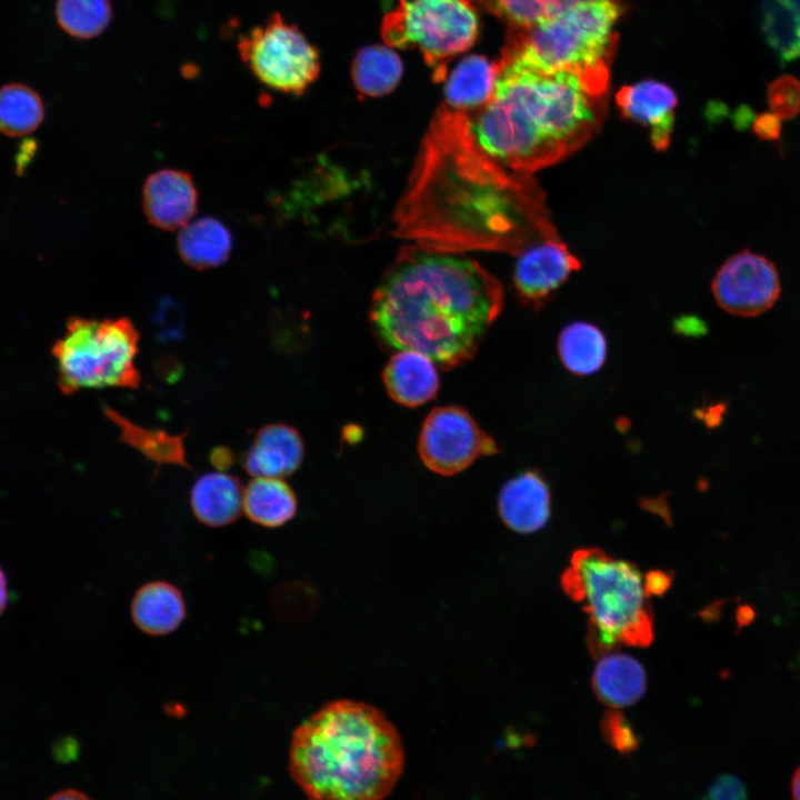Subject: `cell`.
Returning a JSON list of instances; mask_svg holds the SVG:
<instances>
[{"instance_id": "obj_1", "label": "cell", "mask_w": 800, "mask_h": 800, "mask_svg": "<svg viewBox=\"0 0 800 800\" xmlns=\"http://www.w3.org/2000/svg\"><path fill=\"white\" fill-rule=\"evenodd\" d=\"M393 221L399 237L454 252L519 254L559 237L531 176L491 159L473 136L469 113L446 103L428 128Z\"/></svg>"}, {"instance_id": "obj_2", "label": "cell", "mask_w": 800, "mask_h": 800, "mask_svg": "<svg viewBox=\"0 0 800 800\" xmlns=\"http://www.w3.org/2000/svg\"><path fill=\"white\" fill-rule=\"evenodd\" d=\"M502 304L500 282L477 261L417 243L383 276L371 321L386 347L453 368L474 354Z\"/></svg>"}, {"instance_id": "obj_3", "label": "cell", "mask_w": 800, "mask_h": 800, "mask_svg": "<svg viewBox=\"0 0 800 800\" xmlns=\"http://www.w3.org/2000/svg\"><path fill=\"white\" fill-rule=\"evenodd\" d=\"M496 66L494 92L470 120L480 148L503 168L531 176L578 151L602 124L606 97L573 73Z\"/></svg>"}, {"instance_id": "obj_4", "label": "cell", "mask_w": 800, "mask_h": 800, "mask_svg": "<svg viewBox=\"0 0 800 800\" xmlns=\"http://www.w3.org/2000/svg\"><path fill=\"white\" fill-rule=\"evenodd\" d=\"M404 766L401 739L376 707L352 700L323 706L293 732L289 770L317 800H379Z\"/></svg>"}, {"instance_id": "obj_5", "label": "cell", "mask_w": 800, "mask_h": 800, "mask_svg": "<svg viewBox=\"0 0 800 800\" xmlns=\"http://www.w3.org/2000/svg\"><path fill=\"white\" fill-rule=\"evenodd\" d=\"M618 0L566 8L528 28H510L500 60L543 72H570L592 94L606 97L617 44Z\"/></svg>"}, {"instance_id": "obj_6", "label": "cell", "mask_w": 800, "mask_h": 800, "mask_svg": "<svg viewBox=\"0 0 800 800\" xmlns=\"http://www.w3.org/2000/svg\"><path fill=\"white\" fill-rule=\"evenodd\" d=\"M563 591L589 614L587 643L596 658L618 643L648 647L653 617L639 569L592 547L576 550L561 576Z\"/></svg>"}, {"instance_id": "obj_7", "label": "cell", "mask_w": 800, "mask_h": 800, "mask_svg": "<svg viewBox=\"0 0 800 800\" xmlns=\"http://www.w3.org/2000/svg\"><path fill=\"white\" fill-rule=\"evenodd\" d=\"M138 350L139 333L126 317L71 318L52 347L60 391L70 396L83 389H138Z\"/></svg>"}, {"instance_id": "obj_8", "label": "cell", "mask_w": 800, "mask_h": 800, "mask_svg": "<svg viewBox=\"0 0 800 800\" xmlns=\"http://www.w3.org/2000/svg\"><path fill=\"white\" fill-rule=\"evenodd\" d=\"M479 31L469 0H399L382 20L381 34L392 48H418L437 81L448 62L470 49Z\"/></svg>"}, {"instance_id": "obj_9", "label": "cell", "mask_w": 800, "mask_h": 800, "mask_svg": "<svg viewBox=\"0 0 800 800\" xmlns=\"http://www.w3.org/2000/svg\"><path fill=\"white\" fill-rule=\"evenodd\" d=\"M237 50L252 76L273 91L300 96L320 72L316 47L278 12L241 34Z\"/></svg>"}, {"instance_id": "obj_10", "label": "cell", "mask_w": 800, "mask_h": 800, "mask_svg": "<svg viewBox=\"0 0 800 800\" xmlns=\"http://www.w3.org/2000/svg\"><path fill=\"white\" fill-rule=\"evenodd\" d=\"M418 452L429 470L452 476L481 457L498 453L499 449L464 408L444 406L434 408L426 417L418 439Z\"/></svg>"}, {"instance_id": "obj_11", "label": "cell", "mask_w": 800, "mask_h": 800, "mask_svg": "<svg viewBox=\"0 0 800 800\" xmlns=\"http://www.w3.org/2000/svg\"><path fill=\"white\" fill-rule=\"evenodd\" d=\"M712 293L727 312L756 317L768 311L780 296V279L766 257L741 251L731 256L712 280Z\"/></svg>"}, {"instance_id": "obj_12", "label": "cell", "mask_w": 800, "mask_h": 800, "mask_svg": "<svg viewBox=\"0 0 800 800\" xmlns=\"http://www.w3.org/2000/svg\"><path fill=\"white\" fill-rule=\"evenodd\" d=\"M518 256L513 283L521 299L532 306H541L581 266L559 237L538 241Z\"/></svg>"}, {"instance_id": "obj_13", "label": "cell", "mask_w": 800, "mask_h": 800, "mask_svg": "<svg viewBox=\"0 0 800 800\" xmlns=\"http://www.w3.org/2000/svg\"><path fill=\"white\" fill-rule=\"evenodd\" d=\"M198 191L192 177L182 170L161 169L143 183L142 208L148 221L161 230H177L193 219Z\"/></svg>"}, {"instance_id": "obj_14", "label": "cell", "mask_w": 800, "mask_h": 800, "mask_svg": "<svg viewBox=\"0 0 800 800\" xmlns=\"http://www.w3.org/2000/svg\"><path fill=\"white\" fill-rule=\"evenodd\" d=\"M622 114L649 128L657 150H666L671 140L677 96L667 84L646 80L622 87L616 96Z\"/></svg>"}, {"instance_id": "obj_15", "label": "cell", "mask_w": 800, "mask_h": 800, "mask_svg": "<svg viewBox=\"0 0 800 800\" xmlns=\"http://www.w3.org/2000/svg\"><path fill=\"white\" fill-rule=\"evenodd\" d=\"M304 457L298 430L283 422L263 426L242 457V467L252 477L283 478L296 472Z\"/></svg>"}, {"instance_id": "obj_16", "label": "cell", "mask_w": 800, "mask_h": 800, "mask_svg": "<svg viewBox=\"0 0 800 800\" xmlns=\"http://www.w3.org/2000/svg\"><path fill=\"white\" fill-rule=\"evenodd\" d=\"M499 516L507 527L519 533L540 530L551 514L549 486L537 470H526L501 488Z\"/></svg>"}, {"instance_id": "obj_17", "label": "cell", "mask_w": 800, "mask_h": 800, "mask_svg": "<svg viewBox=\"0 0 800 800\" xmlns=\"http://www.w3.org/2000/svg\"><path fill=\"white\" fill-rule=\"evenodd\" d=\"M382 380L389 397L409 408L432 400L440 384L433 361L411 350H399L389 359Z\"/></svg>"}, {"instance_id": "obj_18", "label": "cell", "mask_w": 800, "mask_h": 800, "mask_svg": "<svg viewBox=\"0 0 800 800\" xmlns=\"http://www.w3.org/2000/svg\"><path fill=\"white\" fill-rule=\"evenodd\" d=\"M189 502L200 523L212 528L229 526L243 512V487L226 471L207 472L192 484Z\"/></svg>"}, {"instance_id": "obj_19", "label": "cell", "mask_w": 800, "mask_h": 800, "mask_svg": "<svg viewBox=\"0 0 800 800\" xmlns=\"http://www.w3.org/2000/svg\"><path fill=\"white\" fill-rule=\"evenodd\" d=\"M591 684L597 698L612 709L638 702L647 690L643 666L633 657L608 652L599 658Z\"/></svg>"}, {"instance_id": "obj_20", "label": "cell", "mask_w": 800, "mask_h": 800, "mask_svg": "<svg viewBox=\"0 0 800 800\" xmlns=\"http://www.w3.org/2000/svg\"><path fill=\"white\" fill-rule=\"evenodd\" d=\"M134 624L150 636L171 633L186 617L181 591L167 581H150L141 586L131 602Z\"/></svg>"}, {"instance_id": "obj_21", "label": "cell", "mask_w": 800, "mask_h": 800, "mask_svg": "<svg viewBox=\"0 0 800 800\" xmlns=\"http://www.w3.org/2000/svg\"><path fill=\"white\" fill-rule=\"evenodd\" d=\"M177 247L181 259L197 270L216 268L230 257V230L217 218L201 217L179 229Z\"/></svg>"}, {"instance_id": "obj_22", "label": "cell", "mask_w": 800, "mask_h": 800, "mask_svg": "<svg viewBox=\"0 0 800 800\" xmlns=\"http://www.w3.org/2000/svg\"><path fill=\"white\" fill-rule=\"evenodd\" d=\"M497 74L496 62L483 56L463 58L446 80V104L467 112L480 109L494 92Z\"/></svg>"}, {"instance_id": "obj_23", "label": "cell", "mask_w": 800, "mask_h": 800, "mask_svg": "<svg viewBox=\"0 0 800 800\" xmlns=\"http://www.w3.org/2000/svg\"><path fill=\"white\" fill-rule=\"evenodd\" d=\"M297 509V496L281 478L253 477L243 487V512L256 524L281 527L296 516Z\"/></svg>"}, {"instance_id": "obj_24", "label": "cell", "mask_w": 800, "mask_h": 800, "mask_svg": "<svg viewBox=\"0 0 800 800\" xmlns=\"http://www.w3.org/2000/svg\"><path fill=\"white\" fill-rule=\"evenodd\" d=\"M106 416L119 427V441L127 443L148 460L154 462L157 468L162 464H176L192 469L186 459L183 434H170L164 430L147 429L138 426L119 412L104 407Z\"/></svg>"}, {"instance_id": "obj_25", "label": "cell", "mask_w": 800, "mask_h": 800, "mask_svg": "<svg viewBox=\"0 0 800 800\" xmlns=\"http://www.w3.org/2000/svg\"><path fill=\"white\" fill-rule=\"evenodd\" d=\"M558 353L564 368L577 376L597 372L607 357V339L592 323L576 321L559 334Z\"/></svg>"}, {"instance_id": "obj_26", "label": "cell", "mask_w": 800, "mask_h": 800, "mask_svg": "<svg viewBox=\"0 0 800 800\" xmlns=\"http://www.w3.org/2000/svg\"><path fill=\"white\" fill-rule=\"evenodd\" d=\"M403 66L389 47L369 46L358 51L351 69L357 91L366 97H381L400 82Z\"/></svg>"}, {"instance_id": "obj_27", "label": "cell", "mask_w": 800, "mask_h": 800, "mask_svg": "<svg viewBox=\"0 0 800 800\" xmlns=\"http://www.w3.org/2000/svg\"><path fill=\"white\" fill-rule=\"evenodd\" d=\"M760 26L782 62L800 58V0H764Z\"/></svg>"}, {"instance_id": "obj_28", "label": "cell", "mask_w": 800, "mask_h": 800, "mask_svg": "<svg viewBox=\"0 0 800 800\" xmlns=\"http://www.w3.org/2000/svg\"><path fill=\"white\" fill-rule=\"evenodd\" d=\"M44 118L41 97L30 87L11 83L0 88V132L21 137L34 131Z\"/></svg>"}, {"instance_id": "obj_29", "label": "cell", "mask_w": 800, "mask_h": 800, "mask_svg": "<svg viewBox=\"0 0 800 800\" xmlns=\"http://www.w3.org/2000/svg\"><path fill=\"white\" fill-rule=\"evenodd\" d=\"M111 0H57L56 17L61 29L77 39H92L112 20Z\"/></svg>"}, {"instance_id": "obj_30", "label": "cell", "mask_w": 800, "mask_h": 800, "mask_svg": "<svg viewBox=\"0 0 800 800\" xmlns=\"http://www.w3.org/2000/svg\"><path fill=\"white\" fill-rule=\"evenodd\" d=\"M486 10L509 23L528 28L546 21L562 10L560 0H477Z\"/></svg>"}, {"instance_id": "obj_31", "label": "cell", "mask_w": 800, "mask_h": 800, "mask_svg": "<svg viewBox=\"0 0 800 800\" xmlns=\"http://www.w3.org/2000/svg\"><path fill=\"white\" fill-rule=\"evenodd\" d=\"M768 102L780 119H791L800 113V81L791 76L773 80L768 88Z\"/></svg>"}, {"instance_id": "obj_32", "label": "cell", "mask_w": 800, "mask_h": 800, "mask_svg": "<svg viewBox=\"0 0 800 800\" xmlns=\"http://www.w3.org/2000/svg\"><path fill=\"white\" fill-rule=\"evenodd\" d=\"M600 729L604 740L620 753L629 754L639 746V739L631 724L619 710L607 711L602 717Z\"/></svg>"}, {"instance_id": "obj_33", "label": "cell", "mask_w": 800, "mask_h": 800, "mask_svg": "<svg viewBox=\"0 0 800 800\" xmlns=\"http://www.w3.org/2000/svg\"><path fill=\"white\" fill-rule=\"evenodd\" d=\"M747 797L743 783L732 774H721L711 784L708 798L714 800H738Z\"/></svg>"}, {"instance_id": "obj_34", "label": "cell", "mask_w": 800, "mask_h": 800, "mask_svg": "<svg viewBox=\"0 0 800 800\" xmlns=\"http://www.w3.org/2000/svg\"><path fill=\"white\" fill-rule=\"evenodd\" d=\"M781 130V119L773 112L759 114L753 122V131L762 140H778Z\"/></svg>"}, {"instance_id": "obj_35", "label": "cell", "mask_w": 800, "mask_h": 800, "mask_svg": "<svg viewBox=\"0 0 800 800\" xmlns=\"http://www.w3.org/2000/svg\"><path fill=\"white\" fill-rule=\"evenodd\" d=\"M672 576L662 570L649 571L644 579V590L648 597L662 596L671 586Z\"/></svg>"}, {"instance_id": "obj_36", "label": "cell", "mask_w": 800, "mask_h": 800, "mask_svg": "<svg viewBox=\"0 0 800 800\" xmlns=\"http://www.w3.org/2000/svg\"><path fill=\"white\" fill-rule=\"evenodd\" d=\"M210 462L217 470L227 471L234 462V454L228 447L218 446L210 452Z\"/></svg>"}, {"instance_id": "obj_37", "label": "cell", "mask_w": 800, "mask_h": 800, "mask_svg": "<svg viewBox=\"0 0 800 800\" xmlns=\"http://www.w3.org/2000/svg\"><path fill=\"white\" fill-rule=\"evenodd\" d=\"M77 747L72 743V740L70 739H63L60 740L54 746V756L60 761H67L71 760L73 756H76Z\"/></svg>"}, {"instance_id": "obj_38", "label": "cell", "mask_w": 800, "mask_h": 800, "mask_svg": "<svg viewBox=\"0 0 800 800\" xmlns=\"http://www.w3.org/2000/svg\"><path fill=\"white\" fill-rule=\"evenodd\" d=\"M89 796L81 790L74 788H67L52 793L48 799L50 800H84Z\"/></svg>"}, {"instance_id": "obj_39", "label": "cell", "mask_w": 800, "mask_h": 800, "mask_svg": "<svg viewBox=\"0 0 800 800\" xmlns=\"http://www.w3.org/2000/svg\"><path fill=\"white\" fill-rule=\"evenodd\" d=\"M9 601L8 580L4 571L0 568V616L4 612Z\"/></svg>"}, {"instance_id": "obj_40", "label": "cell", "mask_w": 800, "mask_h": 800, "mask_svg": "<svg viewBox=\"0 0 800 800\" xmlns=\"http://www.w3.org/2000/svg\"><path fill=\"white\" fill-rule=\"evenodd\" d=\"M792 794L794 799H800V767L796 770L792 777Z\"/></svg>"}, {"instance_id": "obj_41", "label": "cell", "mask_w": 800, "mask_h": 800, "mask_svg": "<svg viewBox=\"0 0 800 800\" xmlns=\"http://www.w3.org/2000/svg\"><path fill=\"white\" fill-rule=\"evenodd\" d=\"M560 1L562 2L563 7L566 9V8H569L571 6H574V4H578L581 2L596 1V0H560Z\"/></svg>"}]
</instances>
